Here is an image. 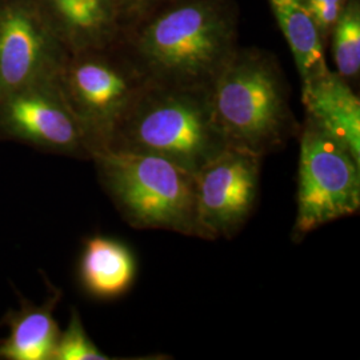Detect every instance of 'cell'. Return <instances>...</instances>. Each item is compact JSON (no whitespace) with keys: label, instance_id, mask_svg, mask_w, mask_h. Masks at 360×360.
Masks as SVG:
<instances>
[{"label":"cell","instance_id":"1","mask_svg":"<svg viewBox=\"0 0 360 360\" xmlns=\"http://www.w3.org/2000/svg\"><path fill=\"white\" fill-rule=\"evenodd\" d=\"M235 51V22L227 6L220 0H187L143 28L135 63L151 83L211 90Z\"/></svg>","mask_w":360,"mask_h":360},{"label":"cell","instance_id":"2","mask_svg":"<svg viewBox=\"0 0 360 360\" xmlns=\"http://www.w3.org/2000/svg\"><path fill=\"white\" fill-rule=\"evenodd\" d=\"M227 147L210 90L156 83L144 89L105 146L163 158L193 175Z\"/></svg>","mask_w":360,"mask_h":360},{"label":"cell","instance_id":"3","mask_svg":"<svg viewBox=\"0 0 360 360\" xmlns=\"http://www.w3.org/2000/svg\"><path fill=\"white\" fill-rule=\"evenodd\" d=\"M211 103L229 147L264 158L297 132L279 67L260 52H238L215 79Z\"/></svg>","mask_w":360,"mask_h":360},{"label":"cell","instance_id":"4","mask_svg":"<svg viewBox=\"0 0 360 360\" xmlns=\"http://www.w3.org/2000/svg\"><path fill=\"white\" fill-rule=\"evenodd\" d=\"M105 191L135 229L199 238L196 176L163 158L115 150L91 155Z\"/></svg>","mask_w":360,"mask_h":360},{"label":"cell","instance_id":"5","mask_svg":"<svg viewBox=\"0 0 360 360\" xmlns=\"http://www.w3.org/2000/svg\"><path fill=\"white\" fill-rule=\"evenodd\" d=\"M296 202L295 240L360 208L359 158L309 116L300 134Z\"/></svg>","mask_w":360,"mask_h":360},{"label":"cell","instance_id":"6","mask_svg":"<svg viewBox=\"0 0 360 360\" xmlns=\"http://www.w3.org/2000/svg\"><path fill=\"white\" fill-rule=\"evenodd\" d=\"M59 83L92 155L105 148L151 82L136 63L117 65L99 56H84L63 65Z\"/></svg>","mask_w":360,"mask_h":360},{"label":"cell","instance_id":"7","mask_svg":"<svg viewBox=\"0 0 360 360\" xmlns=\"http://www.w3.org/2000/svg\"><path fill=\"white\" fill-rule=\"evenodd\" d=\"M263 158L227 147L196 176L199 238L231 239L245 227L260 193Z\"/></svg>","mask_w":360,"mask_h":360},{"label":"cell","instance_id":"8","mask_svg":"<svg viewBox=\"0 0 360 360\" xmlns=\"http://www.w3.org/2000/svg\"><path fill=\"white\" fill-rule=\"evenodd\" d=\"M0 131L56 154L91 159L86 135L65 99L59 75L34 82L3 99Z\"/></svg>","mask_w":360,"mask_h":360},{"label":"cell","instance_id":"9","mask_svg":"<svg viewBox=\"0 0 360 360\" xmlns=\"http://www.w3.org/2000/svg\"><path fill=\"white\" fill-rule=\"evenodd\" d=\"M65 65L58 43L30 7L13 3L0 10V103L34 82L58 77Z\"/></svg>","mask_w":360,"mask_h":360},{"label":"cell","instance_id":"10","mask_svg":"<svg viewBox=\"0 0 360 360\" xmlns=\"http://www.w3.org/2000/svg\"><path fill=\"white\" fill-rule=\"evenodd\" d=\"M307 116L360 159V101L346 79L327 68L302 86Z\"/></svg>","mask_w":360,"mask_h":360},{"label":"cell","instance_id":"11","mask_svg":"<svg viewBox=\"0 0 360 360\" xmlns=\"http://www.w3.org/2000/svg\"><path fill=\"white\" fill-rule=\"evenodd\" d=\"M135 274V257L127 245L104 236H94L86 242L80 276L92 295L111 299L124 294L134 283Z\"/></svg>","mask_w":360,"mask_h":360},{"label":"cell","instance_id":"12","mask_svg":"<svg viewBox=\"0 0 360 360\" xmlns=\"http://www.w3.org/2000/svg\"><path fill=\"white\" fill-rule=\"evenodd\" d=\"M52 297L41 306L26 304L10 319V333L0 342V359L52 360L59 339V327L53 318Z\"/></svg>","mask_w":360,"mask_h":360},{"label":"cell","instance_id":"13","mask_svg":"<svg viewBox=\"0 0 360 360\" xmlns=\"http://www.w3.org/2000/svg\"><path fill=\"white\" fill-rule=\"evenodd\" d=\"M270 6L294 55L303 86L328 68L324 40L309 13L307 0H270Z\"/></svg>","mask_w":360,"mask_h":360},{"label":"cell","instance_id":"14","mask_svg":"<svg viewBox=\"0 0 360 360\" xmlns=\"http://www.w3.org/2000/svg\"><path fill=\"white\" fill-rule=\"evenodd\" d=\"M71 40L82 47L98 44L114 20V0H47Z\"/></svg>","mask_w":360,"mask_h":360},{"label":"cell","instance_id":"15","mask_svg":"<svg viewBox=\"0 0 360 360\" xmlns=\"http://www.w3.org/2000/svg\"><path fill=\"white\" fill-rule=\"evenodd\" d=\"M331 32L335 72L347 82L358 77L360 71L359 0H348Z\"/></svg>","mask_w":360,"mask_h":360},{"label":"cell","instance_id":"16","mask_svg":"<svg viewBox=\"0 0 360 360\" xmlns=\"http://www.w3.org/2000/svg\"><path fill=\"white\" fill-rule=\"evenodd\" d=\"M86 333L77 311H72L68 326L59 335L52 360H107Z\"/></svg>","mask_w":360,"mask_h":360},{"label":"cell","instance_id":"17","mask_svg":"<svg viewBox=\"0 0 360 360\" xmlns=\"http://www.w3.org/2000/svg\"><path fill=\"white\" fill-rule=\"evenodd\" d=\"M348 0H307L309 11L323 40L331 34Z\"/></svg>","mask_w":360,"mask_h":360},{"label":"cell","instance_id":"18","mask_svg":"<svg viewBox=\"0 0 360 360\" xmlns=\"http://www.w3.org/2000/svg\"><path fill=\"white\" fill-rule=\"evenodd\" d=\"M162 0H126V3L129 4V7L134 8H144V7H151L156 3H159Z\"/></svg>","mask_w":360,"mask_h":360}]
</instances>
